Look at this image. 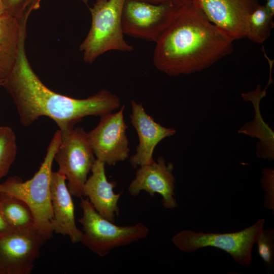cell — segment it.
<instances>
[{"mask_svg": "<svg viewBox=\"0 0 274 274\" xmlns=\"http://www.w3.org/2000/svg\"><path fill=\"white\" fill-rule=\"evenodd\" d=\"M273 16L259 5L249 16L246 28L245 38L256 43H262L268 39L273 27Z\"/></svg>", "mask_w": 274, "mask_h": 274, "instance_id": "obj_19", "label": "cell"}, {"mask_svg": "<svg viewBox=\"0 0 274 274\" xmlns=\"http://www.w3.org/2000/svg\"><path fill=\"white\" fill-rule=\"evenodd\" d=\"M233 41L208 20L193 0L178 8L155 43L154 64L170 76L199 72L229 55Z\"/></svg>", "mask_w": 274, "mask_h": 274, "instance_id": "obj_2", "label": "cell"}, {"mask_svg": "<svg viewBox=\"0 0 274 274\" xmlns=\"http://www.w3.org/2000/svg\"><path fill=\"white\" fill-rule=\"evenodd\" d=\"M4 81L3 80H0V86H2L3 85Z\"/></svg>", "mask_w": 274, "mask_h": 274, "instance_id": "obj_28", "label": "cell"}, {"mask_svg": "<svg viewBox=\"0 0 274 274\" xmlns=\"http://www.w3.org/2000/svg\"><path fill=\"white\" fill-rule=\"evenodd\" d=\"M26 36L25 32L22 36L17 56L2 86L12 99L23 126H28L45 116L55 122L62 131L74 127L84 117H101L120 107L119 98L106 89L78 99L60 94L46 86L28 60Z\"/></svg>", "mask_w": 274, "mask_h": 274, "instance_id": "obj_1", "label": "cell"}, {"mask_svg": "<svg viewBox=\"0 0 274 274\" xmlns=\"http://www.w3.org/2000/svg\"><path fill=\"white\" fill-rule=\"evenodd\" d=\"M0 210L13 229L27 230L35 228L31 210L22 200L0 193Z\"/></svg>", "mask_w": 274, "mask_h": 274, "instance_id": "obj_18", "label": "cell"}, {"mask_svg": "<svg viewBox=\"0 0 274 274\" xmlns=\"http://www.w3.org/2000/svg\"><path fill=\"white\" fill-rule=\"evenodd\" d=\"M8 14L21 19L39 8L41 0H3Z\"/></svg>", "mask_w": 274, "mask_h": 274, "instance_id": "obj_22", "label": "cell"}, {"mask_svg": "<svg viewBox=\"0 0 274 274\" xmlns=\"http://www.w3.org/2000/svg\"><path fill=\"white\" fill-rule=\"evenodd\" d=\"M131 105V123L136 131L139 143L129 162L135 168L153 162V154L156 146L164 138L175 134L176 131L156 122L147 113L142 104L132 100Z\"/></svg>", "mask_w": 274, "mask_h": 274, "instance_id": "obj_13", "label": "cell"}, {"mask_svg": "<svg viewBox=\"0 0 274 274\" xmlns=\"http://www.w3.org/2000/svg\"><path fill=\"white\" fill-rule=\"evenodd\" d=\"M9 15L5 7V5L4 3L3 0H0V18L1 17H4Z\"/></svg>", "mask_w": 274, "mask_h": 274, "instance_id": "obj_27", "label": "cell"}, {"mask_svg": "<svg viewBox=\"0 0 274 274\" xmlns=\"http://www.w3.org/2000/svg\"><path fill=\"white\" fill-rule=\"evenodd\" d=\"M208 20L234 41L245 38L251 13L258 0H195Z\"/></svg>", "mask_w": 274, "mask_h": 274, "instance_id": "obj_11", "label": "cell"}, {"mask_svg": "<svg viewBox=\"0 0 274 274\" xmlns=\"http://www.w3.org/2000/svg\"><path fill=\"white\" fill-rule=\"evenodd\" d=\"M47 240L35 228L0 235V274H29Z\"/></svg>", "mask_w": 274, "mask_h": 274, "instance_id": "obj_9", "label": "cell"}, {"mask_svg": "<svg viewBox=\"0 0 274 274\" xmlns=\"http://www.w3.org/2000/svg\"><path fill=\"white\" fill-rule=\"evenodd\" d=\"M82 216L78 221L82 226L81 242L99 256L108 255L113 249L125 246L147 237L148 228L141 223L120 226L100 215L89 200L81 197Z\"/></svg>", "mask_w": 274, "mask_h": 274, "instance_id": "obj_5", "label": "cell"}, {"mask_svg": "<svg viewBox=\"0 0 274 274\" xmlns=\"http://www.w3.org/2000/svg\"><path fill=\"white\" fill-rule=\"evenodd\" d=\"M154 4H159L164 3H174L178 4H184L193 0H138Z\"/></svg>", "mask_w": 274, "mask_h": 274, "instance_id": "obj_25", "label": "cell"}, {"mask_svg": "<svg viewBox=\"0 0 274 274\" xmlns=\"http://www.w3.org/2000/svg\"><path fill=\"white\" fill-rule=\"evenodd\" d=\"M174 165L166 163L163 157L157 162L145 164L137 170L134 179L128 186V191L133 196L139 195L142 191L148 193L151 196L158 193L162 196L164 208L168 209L178 207L175 198V178L173 174Z\"/></svg>", "mask_w": 274, "mask_h": 274, "instance_id": "obj_12", "label": "cell"}, {"mask_svg": "<svg viewBox=\"0 0 274 274\" xmlns=\"http://www.w3.org/2000/svg\"><path fill=\"white\" fill-rule=\"evenodd\" d=\"M182 5L174 3L154 4L138 0H126L122 17L123 33L156 43Z\"/></svg>", "mask_w": 274, "mask_h": 274, "instance_id": "obj_8", "label": "cell"}, {"mask_svg": "<svg viewBox=\"0 0 274 274\" xmlns=\"http://www.w3.org/2000/svg\"><path fill=\"white\" fill-rule=\"evenodd\" d=\"M262 186L265 191L264 206L273 210V175L272 169H264L262 172Z\"/></svg>", "mask_w": 274, "mask_h": 274, "instance_id": "obj_23", "label": "cell"}, {"mask_svg": "<svg viewBox=\"0 0 274 274\" xmlns=\"http://www.w3.org/2000/svg\"><path fill=\"white\" fill-rule=\"evenodd\" d=\"M91 175L87 178L83 188L86 196L96 211L102 217L114 222L119 215L118 201L121 194H116L114 182L108 180L105 164L96 159L91 169Z\"/></svg>", "mask_w": 274, "mask_h": 274, "instance_id": "obj_15", "label": "cell"}, {"mask_svg": "<svg viewBox=\"0 0 274 274\" xmlns=\"http://www.w3.org/2000/svg\"><path fill=\"white\" fill-rule=\"evenodd\" d=\"M60 131V143L54 156L59 167L57 171L65 176L72 195L81 198L88 175L96 159L83 128L74 127Z\"/></svg>", "mask_w": 274, "mask_h": 274, "instance_id": "obj_7", "label": "cell"}, {"mask_svg": "<svg viewBox=\"0 0 274 274\" xmlns=\"http://www.w3.org/2000/svg\"><path fill=\"white\" fill-rule=\"evenodd\" d=\"M264 224L265 220L261 219L242 230L225 233L183 230L175 235L172 241L179 249L187 253L206 247L221 249L238 264L248 266L252 261V250L257 235Z\"/></svg>", "mask_w": 274, "mask_h": 274, "instance_id": "obj_6", "label": "cell"}, {"mask_svg": "<svg viewBox=\"0 0 274 274\" xmlns=\"http://www.w3.org/2000/svg\"><path fill=\"white\" fill-rule=\"evenodd\" d=\"M266 3L264 5L266 10L271 16L274 15V0H265Z\"/></svg>", "mask_w": 274, "mask_h": 274, "instance_id": "obj_26", "label": "cell"}, {"mask_svg": "<svg viewBox=\"0 0 274 274\" xmlns=\"http://www.w3.org/2000/svg\"><path fill=\"white\" fill-rule=\"evenodd\" d=\"M13 230L5 218L0 210V235L5 234Z\"/></svg>", "mask_w": 274, "mask_h": 274, "instance_id": "obj_24", "label": "cell"}, {"mask_svg": "<svg viewBox=\"0 0 274 274\" xmlns=\"http://www.w3.org/2000/svg\"><path fill=\"white\" fill-rule=\"evenodd\" d=\"M124 110L123 105L118 112L101 116L98 125L87 132L96 159L111 166L125 160L129 156Z\"/></svg>", "mask_w": 274, "mask_h": 274, "instance_id": "obj_10", "label": "cell"}, {"mask_svg": "<svg viewBox=\"0 0 274 274\" xmlns=\"http://www.w3.org/2000/svg\"><path fill=\"white\" fill-rule=\"evenodd\" d=\"M126 0H96L89 7L91 24L80 46L84 61L92 63L104 53L117 50L131 52L133 46L124 38L122 12Z\"/></svg>", "mask_w": 274, "mask_h": 274, "instance_id": "obj_4", "label": "cell"}, {"mask_svg": "<svg viewBox=\"0 0 274 274\" xmlns=\"http://www.w3.org/2000/svg\"><path fill=\"white\" fill-rule=\"evenodd\" d=\"M28 18H0V80L4 81L15 61Z\"/></svg>", "mask_w": 274, "mask_h": 274, "instance_id": "obj_16", "label": "cell"}, {"mask_svg": "<svg viewBox=\"0 0 274 274\" xmlns=\"http://www.w3.org/2000/svg\"><path fill=\"white\" fill-rule=\"evenodd\" d=\"M53 232L67 235L73 243L81 242L82 232L77 226L74 202L64 175L52 172L50 183Z\"/></svg>", "mask_w": 274, "mask_h": 274, "instance_id": "obj_14", "label": "cell"}, {"mask_svg": "<svg viewBox=\"0 0 274 274\" xmlns=\"http://www.w3.org/2000/svg\"><path fill=\"white\" fill-rule=\"evenodd\" d=\"M268 86L266 85L265 89L261 91L258 85L254 91L242 94L245 101H250L253 103L255 115L252 122L246 124L238 132L259 139L257 155L259 158L270 160L274 158V133L263 120L259 109V102L266 95Z\"/></svg>", "mask_w": 274, "mask_h": 274, "instance_id": "obj_17", "label": "cell"}, {"mask_svg": "<svg viewBox=\"0 0 274 274\" xmlns=\"http://www.w3.org/2000/svg\"><path fill=\"white\" fill-rule=\"evenodd\" d=\"M16 138L9 126H0V181L7 175L17 155Z\"/></svg>", "mask_w": 274, "mask_h": 274, "instance_id": "obj_20", "label": "cell"}, {"mask_svg": "<svg viewBox=\"0 0 274 274\" xmlns=\"http://www.w3.org/2000/svg\"><path fill=\"white\" fill-rule=\"evenodd\" d=\"M61 141L60 130L54 134L41 166L30 179L23 181L12 177L0 182V193L18 198L29 207L35 219V228L47 239L53 234L50 183L54 156Z\"/></svg>", "mask_w": 274, "mask_h": 274, "instance_id": "obj_3", "label": "cell"}, {"mask_svg": "<svg viewBox=\"0 0 274 274\" xmlns=\"http://www.w3.org/2000/svg\"><path fill=\"white\" fill-rule=\"evenodd\" d=\"M258 253L265 266L269 268L273 264L274 231L272 229H262L257 235L256 242Z\"/></svg>", "mask_w": 274, "mask_h": 274, "instance_id": "obj_21", "label": "cell"}]
</instances>
